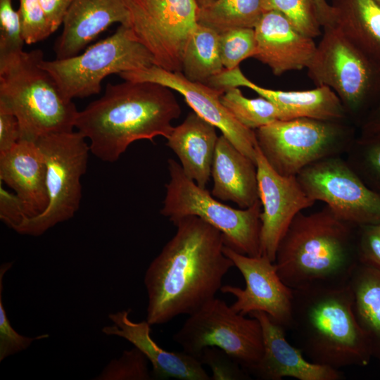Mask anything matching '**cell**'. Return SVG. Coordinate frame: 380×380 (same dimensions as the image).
<instances>
[{
	"mask_svg": "<svg viewBox=\"0 0 380 380\" xmlns=\"http://www.w3.org/2000/svg\"><path fill=\"white\" fill-rule=\"evenodd\" d=\"M13 262H6L0 268V362L8 356L28 348L33 341L48 338L49 334L34 337L25 336L18 333L11 326L6 315L3 298V279L5 273L12 267Z\"/></svg>",
	"mask_w": 380,
	"mask_h": 380,
	"instance_id": "836d02e7",
	"label": "cell"
},
{
	"mask_svg": "<svg viewBox=\"0 0 380 380\" xmlns=\"http://www.w3.org/2000/svg\"><path fill=\"white\" fill-rule=\"evenodd\" d=\"M130 308L108 315L111 326L102 329L108 336L123 338L141 350L151 363L154 379L174 378L181 380H211L200 360L188 353L167 351L151 336L147 320L135 322L129 319Z\"/></svg>",
	"mask_w": 380,
	"mask_h": 380,
	"instance_id": "ffe728a7",
	"label": "cell"
},
{
	"mask_svg": "<svg viewBox=\"0 0 380 380\" xmlns=\"http://www.w3.org/2000/svg\"><path fill=\"white\" fill-rule=\"evenodd\" d=\"M27 217L23 201L16 194L6 190L0 181L1 220L15 231Z\"/></svg>",
	"mask_w": 380,
	"mask_h": 380,
	"instance_id": "f35d334b",
	"label": "cell"
},
{
	"mask_svg": "<svg viewBox=\"0 0 380 380\" xmlns=\"http://www.w3.org/2000/svg\"><path fill=\"white\" fill-rule=\"evenodd\" d=\"M356 228L327 206L298 213L277 247L274 262L281 279L293 290L347 285L358 264Z\"/></svg>",
	"mask_w": 380,
	"mask_h": 380,
	"instance_id": "3957f363",
	"label": "cell"
},
{
	"mask_svg": "<svg viewBox=\"0 0 380 380\" xmlns=\"http://www.w3.org/2000/svg\"><path fill=\"white\" fill-rule=\"evenodd\" d=\"M316 87L326 86L361 126L380 99V66L335 25L323 27L322 39L307 67Z\"/></svg>",
	"mask_w": 380,
	"mask_h": 380,
	"instance_id": "8992f818",
	"label": "cell"
},
{
	"mask_svg": "<svg viewBox=\"0 0 380 380\" xmlns=\"http://www.w3.org/2000/svg\"><path fill=\"white\" fill-rule=\"evenodd\" d=\"M220 53L225 70H232L256 51L254 28L237 27L219 34Z\"/></svg>",
	"mask_w": 380,
	"mask_h": 380,
	"instance_id": "1f68e13d",
	"label": "cell"
},
{
	"mask_svg": "<svg viewBox=\"0 0 380 380\" xmlns=\"http://www.w3.org/2000/svg\"><path fill=\"white\" fill-rule=\"evenodd\" d=\"M362 132L380 131V99L362 125Z\"/></svg>",
	"mask_w": 380,
	"mask_h": 380,
	"instance_id": "7bdbcfd3",
	"label": "cell"
},
{
	"mask_svg": "<svg viewBox=\"0 0 380 380\" xmlns=\"http://www.w3.org/2000/svg\"><path fill=\"white\" fill-rule=\"evenodd\" d=\"M148 359L134 347L123 351L122 355L112 360L94 379L96 380H149L152 379Z\"/></svg>",
	"mask_w": 380,
	"mask_h": 380,
	"instance_id": "d6a6232c",
	"label": "cell"
},
{
	"mask_svg": "<svg viewBox=\"0 0 380 380\" xmlns=\"http://www.w3.org/2000/svg\"><path fill=\"white\" fill-rule=\"evenodd\" d=\"M334 24L380 66V6L374 0H333Z\"/></svg>",
	"mask_w": 380,
	"mask_h": 380,
	"instance_id": "d4e9b609",
	"label": "cell"
},
{
	"mask_svg": "<svg viewBox=\"0 0 380 380\" xmlns=\"http://www.w3.org/2000/svg\"><path fill=\"white\" fill-rule=\"evenodd\" d=\"M73 0H39L51 32L63 24L66 13Z\"/></svg>",
	"mask_w": 380,
	"mask_h": 380,
	"instance_id": "60d3db41",
	"label": "cell"
},
{
	"mask_svg": "<svg viewBox=\"0 0 380 380\" xmlns=\"http://www.w3.org/2000/svg\"><path fill=\"white\" fill-rule=\"evenodd\" d=\"M0 181L23 201L27 218L40 215L47 208L46 165L36 141L20 140L0 153Z\"/></svg>",
	"mask_w": 380,
	"mask_h": 380,
	"instance_id": "7402d4cb",
	"label": "cell"
},
{
	"mask_svg": "<svg viewBox=\"0 0 380 380\" xmlns=\"http://www.w3.org/2000/svg\"><path fill=\"white\" fill-rule=\"evenodd\" d=\"M254 131L264 158L284 176H296L308 165L331 156L351 134L344 121L308 118L277 120Z\"/></svg>",
	"mask_w": 380,
	"mask_h": 380,
	"instance_id": "8fae6325",
	"label": "cell"
},
{
	"mask_svg": "<svg viewBox=\"0 0 380 380\" xmlns=\"http://www.w3.org/2000/svg\"><path fill=\"white\" fill-rule=\"evenodd\" d=\"M155 65L151 52L140 43L127 25H120L107 38L76 56L41 65L54 78L64 96L72 100L99 94L103 80Z\"/></svg>",
	"mask_w": 380,
	"mask_h": 380,
	"instance_id": "ba28073f",
	"label": "cell"
},
{
	"mask_svg": "<svg viewBox=\"0 0 380 380\" xmlns=\"http://www.w3.org/2000/svg\"><path fill=\"white\" fill-rule=\"evenodd\" d=\"M348 285L355 319L372 357L380 362V271L358 263Z\"/></svg>",
	"mask_w": 380,
	"mask_h": 380,
	"instance_id": "484cf974",
	"label": "cell"
},
{
	"mask_svg": "<svg viewBox=\"0 0 380 380\" xmlns=\"http://www.w3.org/2000/svg\"><path fill=\"white\" fill-rule=\"evenodd\" d=\"M211 194L217 199L248 208L259 201L256 163L220 136L211 167Z\"/></svg>",
	"mask_w": 380,
	"mask_h": 380,
	"instance_id": "603a6c76",
	"label": "cell"
},
{
	"mask_svg": "<svg viewBox=\"0 0 380 380\" xmlns=\"http://www.w3.org/2000/svg\"><path fill=\"white\" fill-rule=\"evenodd\" d=\"M318 10L322 27L334 24V13L332 6L326 0H314Z\"/></svg>",
	"mask_w": 380,
	"mask_h": 380,
	"instance_id": "b9f144b4",
	"label": "cell"
},
{
	"mask_svg": "<svg viewBox=\"0 0 380 380\" xmlns=\"http://www.w3.org/2000/svg\"><path fill=\"white\" fill-rule=\"evenodd\" d=\"M129 25L125 0H73L63 23V30L53 47L57 59L80 53L113 23Z\"/></svg>",
	"mask_w": 380,
	"mask_h": 380,
	"instance_id": "44dd1931",
	"label": "cell"
},
{
	"mask_svg": "<svg viewBox=\"0 0 380 380\" xmlns=\"http://www.w3.org/2000/svg\"><path fill=\"white\" fill-rule=\"evenodd\" d=\"M44 60L40 49L0 55V106L17 118L20 140L36 141L75 127L78 110L42 67Z\"/></svg>",
	"mask_w": 380,
	"mask_h": 380,
	"instance_id": "5b68a950",
	"label": "cell"
},
{
	"mask_svg": "<svg viewBox=\"0 0 380 380\" xmlns=\"http://www.w3.org/2000/svg\"><path fill=\"white\" fill-rule=\"evenodd\" d=\"M199 360L212 371V380L248 379V372L233 357L215 346L205 348Z\"/></svg>",
	"mask_w": 380,
	"mask_h": 380,
	"instance_id": "8d00e7d4",
	"label": "cell"
},
{
	"mask_svg": "<svg viewBox=\"0 0 380 380\" xmlns=\"http://www.w3.org/2000/svg\"><path fill=\"white\" fill-rule=\"evenodd\" d=\"M108 83L104 94L78 111L75 127L89 140L90 151L116 162L138 140L167 138L181 108L172 89L147 82Z\"/></svg>",
	"mask_w": 380,
	"mask_h": 380,
	"instance_id": "7a4b0ae2",
	"label": "cell"
},
{
	"mask_svg": "<svg viewBox=\"0 0 380 380\" xmlns=\"http://www.w3.org/2000/svg\"><path fill=\"white\" fill-rule=\"evenodd\" d=\"M172 339L182 351L198 359L205 348L217 347L248 372L260 362L264 350L259 320L246 317L215 297L189 315Z\"/></svg>",
	"mask_w": 380,
	"mask_h": 380,
	"instance_id": "30bf717a",
	"label": "cell"
},
{
	"mask_svg": "<svg viewBox=\"0 0 380 380\" xmlns=\"http://www.w3.org/2000/svg\"><path fill=\"white\" fill-rule=\"evenodd\" d=\"M22 35L27 44L42 41L52 34L39 0H19Z\"/></svg>",
	"mask_w": 380,
	"mask_h": 380,
	"instance_id": "e575fe53",
	"label": "cell"
},
{
	"mask_svg": "<svg viewBox=\"0 0 380 380\" xmlns=\"http://www.w3.org/2000/svg\"><path fill=\"white\" fill-rule=\"evenodd\" d=\"M263 11L281 13L300 32L312 39L322 34L317 7L314 0H261Z\"/></svg>",
	"mask_w": 380,
	"mask_h": 380,
	"instance_id": "f546056e",
	"label": "cell"
},
{
	"mask_svg": "<svg viewBox=\"0 0 380 380\" xmlns=\"http://www.w3.org/2000/svg\"><path fill=\"white\" fill-rule=\"evenodd\" d=\"M355 172L380 195V131L362 132L355 144Z\"/></svg>",
	"mask_w": 380,
	"mask_h": 380,
	"instance_id": "4dcf8cb0",
	"label": "cell"
},
{
	"mask_svg": "<svg viewBox=\"0 0 380 380\" xmlns=\"http://www.w3.org/2000/svg\"><path fill=\"white\" fill-rule=\"evenodd\" d=\"M263 12L261 0H217L198 9L197 23L220 34L237 27L254 28Z\"/></svg>",
	"mask_w": 380,
	"mask_h": 380,
	"instance_id": "83f0119b",
	"label": "cell"
},
{
	"mask_svg": "<svg viewBox=\"0 0 380 380\" xmlns=\"http://www.w3.org/2000/svg\"><path fill=\"white\" fill-rule=\"evenodd\" d=\"M296 177L311 199L324 202L341 220L355 227L380 223V195L341 159L324 158Z\"/></svg>",
	"mask_w": 380,
	"mask_h": 380,
	"instance_id": "4fadbf2b",
	"label": "cell"
},
{
	"mask_svg": "<svg viewBox=\"0 0 380 380\" xmlns=\"http://www.w3.org/2000/svg\"><path fill=\"white\" fill-rule=\"evenodd\" d=\"M223 106L244 127L255 130L277 120H286L272 101L260 96L249 99L238 87H228L220 96Z\"/></svg>",
	"mask_w": 380,
	"mask_h": 380,
	"instance_id": "f1b7e54d",
	"label": "cell"
},
{
	"mask_svg": "<svg viewBox=\"0 0 380 380\" xmlns=\"http://www.w3.org/2000/svg\"><path fill=\"white\" fill-rule=\"evenodd\" d=\"M24 44L18 11L11 0H0V55L22 51Z\"/></svg>",
	"mask_w": 380,
	"mask_h": 380,
	"instance_id": "d590c367",
	"label": "cell"
},
{
	"mask_svg": "<svg viewBox=\"0 0 380 380\" xmlns=\"http://www.w3.org/2000/svg\"><path fill=\"white\" fill-rule=\"evenodd\" d=\"M126 81L160 84L180 94L193 111L219 129L242 153L255 163V131L242 125L221 102L224 90L191 82L182 72H172L156 65L119 74Z\"/></svg>",
	"mask_w": 380,
	"mask_h": 380,
	"instance_id": "5bb4252c",
	"label": "cell"
},
{
	"mask_svg": "<svg viewBox=\"0 0 380 380\" xmlns=\"http://www.w3.org/2000/svg\"><path fill=\"white\" fill-rule=\"evenodd\" d=\"M380 6V0H374Z\"/></svg>",
	"mask_w": 380,
	"mask_h": 380,
	"instance_id": "f6af8a7d",
	"label": "cell"
},
{
	"mask_svg": "<svg viewBox=\"0 0 380 380\" xmlns=\"http://www.w3.org/2000/svg\"><path fill=\"white\" fill-rule=\"evenodd\" d=\"M250 317L258 319L260 323L264 350L260 362L248 373L263 380H281L284 377L298 380L343 378L339 369L314 363L304 357L302 351L286 338V329L273 322L266 313L253 312Z\"/></svg>",
	"mask_w": 380,
	"mask_h": 380,
	"instance_id": "ac0fdd59",
	"label": "cell"
},
{
	"mask_svg": "<svg viewBox=\"0 0 380 380\" xmlns=\"http://www.w3.org/2000/svg\"><path fill=\"white\" fill-rule=\"evenodd\" d=\"M170 180L160 214L172 222L196 216L219 230L224 246L251 257L261 255L260 201L248 208H234L219 201L186 175L180 163L167 160Z\"/></svg>",
	"mask_w": 380,
	"mask_h": 380,
	"instance_id": "52a82bcc",
	"label": "cell"
},
{
	"mask_svg": "<svg viewBox=\"0 0 380 380\" xmlns=\"http://www.w3.org/2000/svg\"><path fill=\"white\" fill-rule=\"evenodd\" d=\"M223 252L241 273L245 289L223 285L220 291L236 297L231 305L243 315L260 311L285 329L291 322L293 290L278 274L276 265L265 256L251 257L224 246Z\"/></svg>",
	"mask_w": 380,
	"mask_h": 380,
	"instance_id": "9a60e30c",
	"label": "cell"
},
{
	"mask_svg": "<svg viewBox=\"0 0 380 380\" xmlns=\"http://www.w3.org/2000/svg\"><path fill=\"white\" fill-rule=\"evenodd\" d=\"M358 263L380 271V223L356 228Z\"/></svg>",
	"mask_w": 380,
	"mask_h": 380,
	"instance_id": "74e56055",
	"label": "cell"
},
{
	"mask_svg": "<svg viewBox=\"0 0 380 380\" xmlns=\"http://www.w3.org/2000/svg\"><path fill=\"white\" fill-rule=\"evenodd\" d=\"M290 329L298 348L314 363L339 369L367 366L372 357L353 312L348 284L293 290Z\"/></svg>",
	"mask_w": 380,
	"mask_h": 380,
	"instance_id": "277c9868",
	"label": "cell"
},
{
	"mask_svg": "<svg viewBox=\"0 0 380 380\" xmlns=\"http://www.w3.org/2000/svg\"><path fill=\"white\" fill-rule=\"evenodd\" d=\"M224 70L220 53L219 33L197 23L184 53L182 72L191 82L208 84Z\"/></svg>",
	"mask_w": 380,
	"mask_h": 380,
	"instance_id": "4316f807",
	"label": "cell"
},
{
	"mask_svg": "<svg viewBox=\"0 0 380 380\" xmlns=\"http://www.w3.org/2000/svg\"><path fill=\"white\" fill-rule=\"evenodd\" d=\"M218 137L216 127L193 111L167 138L166 145L177 155L186 175L203 189L210 177Z\"/></svg>",
	"mask_w": 380,
	"mask_h": 380,
	"instance_id": "cb8c5ba5",
	"label": "cell"
},
{
	"mask_svg": "<svg viewBox=\"0 0 380 380\" xmlns=\"http://www.w3.org/2000/svg\"><path fill=\"white\" fill-rule=\"evenodd\" d=\"M254 30L253 58L267 65L277 76L307 68L316 51L312 38L300 32L275 11L263 12Z\"/></svg>",
	"mask_w": 380,
	"mask_h": 380,
	"instance_id": "d6986e66",
	"label": "cell"
},
{
	"mask_svg": "<svg viewBox=\"0 0 380 380\" xmlns=\"http://www.w3.org/2000/svg\"><path fill=\"white\" fill-rule=\"evenodd\" d=\"M36 143L46 165L49 203L40 215L27 218L15 232L39 236L58 223L71 219L82 198L80 179L87 169L89 145L78 131L53 133Z\"/></svg>",
	"mask_w": 380,
	"mask_h": 380,
	"instance_id": "9c48e42d",
	"label": "cell"
},
{
	"mask_svg": "<svg viewBox=\"0 0 380 380\" xmlns=\"http://www.w3.org/2000/svg\"><path fill=\"white\" fill-rule=\"evenodd\" d=\"M135 38L152 54L155 65L182 72L184 53L197 24L194 0H125Z\"/></svg>",
	"mask_w": 380,
	"mask_h": 380,
	"instance_id": "7c38bea8",
	"label": "cell"
},
{
	"mask_svg": "<svg viewBox=\"0 0 380 380\" xmlns=\"http://www.w3.org/2000/svg\"><path fill=\"white\" fill-rule=\"evenodd\" d=\"M208 85L224 90L228 87H245L275 104L286 120L308 118L322 120L345 121L346 111L335 92L326 86L306 91H281L262 87L249 79L239 67L224 70Z\"/></svg>",
	"mask_w": 380,
	"mask_h": 380,
	"instance_id": "e0dca14e",
	"label": "cell"
},
{
	"mask_svg": "<svg viewBox=\"0 0 380 380\" xmlns=\"http://www.w3.org/2000/svg\"><path fill=\"white\" fill-rule=\"evenodd\" d=\"M198 9H201L213 4L217 0H194Z\"/></svg>",
	"mask_w": 380,
	"mask_h": 380,
	"instance_id": "ee69618b",
	"label": "cell"
},
{
	"mask_svg": "<svg viewBox=\"0 0 380 380\" xmlns=\"http://www.w3.org/2000/svg\"><path fill=\"white\" fill-rule=\"evenodd\" d=\"M173 237L152 260L144 275L151 325L191 315L215 297L234 267L223 252L221 232L196 216L175 222Z\"/></svg>",
	"mask_w": 380,
	"mask_h": 380,
	"instance_id": "6da1fadb",
	"label": "cell"
},
{
	"mask_svg": "<svg viewBox=\"0 0 380 380\" xmlns=\"http://www.w3.org/2000/svg\"><path fill=\"white\" fill-rule=\"evenodd\" d=\"M255 163L260 213L261 255L274 262L278 245L296 215L315 201L303 190L296 176H284L267 163L258 146Z\"/></svg>",
	"mask_w": 380,
	"mask_h": 380,
	"instance_id": "2e32d148",
	"label": "cell"
},
{
	"mask_svg": "<svg viewBox=\"0 0 380 380\" xmlns=\"http://www.w3.org/2000/svg\"><path fill=\"white\" fill-rule=\"evenodd\" d=\"M20 139V126L15 115L0 106V153L13 148Z\"/></svg>",
	"mask_w": 380,
	"mask_h": 380,
	"instance_id": "ab89813d",
	"label": "cell"
}]
</instances>
